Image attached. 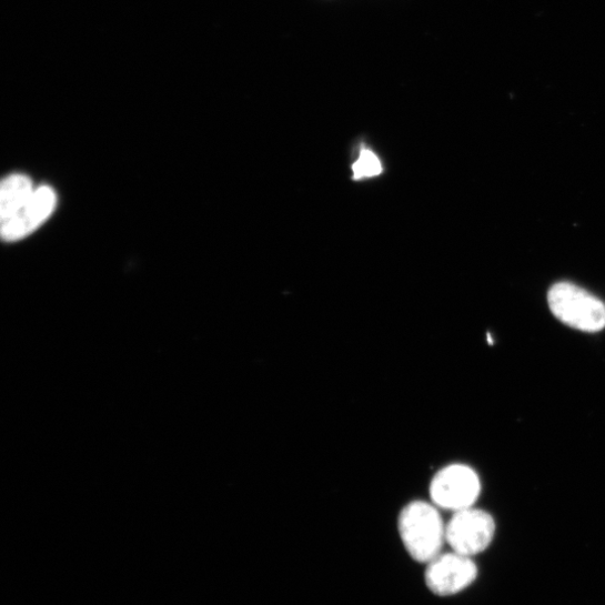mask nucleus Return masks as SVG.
Listing matches in <instances>:
<instances>
[{
  "mask_svg": "<svg viewBox=\"0 0 605 605\" xmlns=\"http://www.w3.org/2000/svg\"><path fill=\"white\" fill-rule=\"evenodd\" d=\"M397 525L401 541L415 562L426 565L442 554L446 524L433 503L411 502L402 510Z\"/></svg>",
  "mask_w": 605,
  "mask_h": 605,
  "instance_id": "nucleus-1",
  "label": "nucleus"
},
{
  "mask_svg": "<svg viewBox=\"0 0 605 605\" xmlns=\"http://www.w3.org/2000/svg\"><path fill=\"white\" fill-rule=\"evenodd\" d=\"M353 180H363L379 177L383 172V165L379 157L369 149H362L352 165Z\"/></svg>",
  "mask_w": 605,
  "mask_h": 605,
  "instance_id": "nucleus-8",
  "label": "nucleus"
},
{
  "mask_svg": "<svg viewBox=\"0 0 605 605\" xmlns=\"http://www.w3.org/2000/svg\"><path fill=\"white\" fill-rule=\"evenodd\" d=\"M57 194L50 186L36 189L29 202L8 222L2 223V236L16 241L37 230L53 213Z\"/></svg>",
  "mask_w": 605,
  "mask_h": 605,
  "instance_id": "nucleus-6",
  "label": "nucleus"
},
{
  "mask_svg": "<svg viewBox=\"0 0 605 605\" xmlns=\"http://www.w3.org/2000/svg\"><path fill=\"white\" fill-rule=\"evenodd\" d=\"M36 189L24 174H12L0 186V220L8 222L29 202Z\"/></svg>",
  "mask_w": 605,
  "mask_h": 605,
  "instance_id": "nucleus-7",
  "label": "nucleus"
},
{
  "mask_svg": "<svg viewBox=\"0 0 605 605\" xmlns=\"http://www.w3.org/2000/svg\"><path fill=\"white\" fill-rule=\"evenodd\" d=\"M548 304L553 314L573 329L598 332L605 327V304L574 284H555L548 292Z\"/></svg>",
  "mask_w": 605,
  "mask_h": 605,
  "instance_id": "nucleus-2",
  "label": "nucleus"
},
{
  "mask_svg": "<svg viewBox=\"0 0 605 605\" xmlns=\"http://www.w3.org/2000/svg\"><path fill=\"white\" fill-rule=\"evenodd\" d=\"M495 534L493 516L474 507L454 513L446 524V544L453 552L468 557L488 549Z\"/></svg>",
  "mask_w": 605,
  "mask_h": 605,
  "instance_id": "nucleus-4",
  "label": "nucleus"
},
{
  "mask_svg": "<svg viewBox=\"0 0 605 605\" xmlns=\"http://www.w3.org/2000/svg\"><path fill=\"white\" fill-rule=\"evenodd\" d=\"M481 482L476 472L465 464H450L432 478L430 494L440 510L453 513L471 508L480 496Z\"/></svg>",
  "mask_w": 605,
  "mask_h": 605,
  "instance_id": "nucleus-3",
  "label": "nucleus"
},
{
  "mask_svg": "<svg viewBox=\"0 0 605 605\" xmlns=\"http://www.w3.org/2000/svg\"><path fill=\"white\" fill-rule=\"evenodd\" d=\"M477 575L478 569L473 557L452 551L440 554L426 564L424 579L430 592L448 597L468 588Z\"/></svg>",
  "mask_w": 605,
  "mask_h": 605,
  "instance_id": "nucleus-5",
  "label": "nucleus"
}]
</instances>
